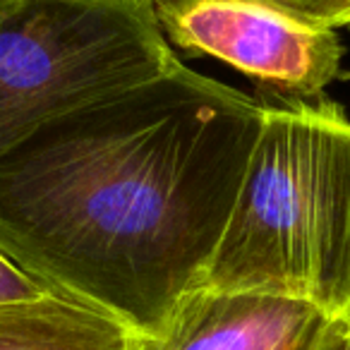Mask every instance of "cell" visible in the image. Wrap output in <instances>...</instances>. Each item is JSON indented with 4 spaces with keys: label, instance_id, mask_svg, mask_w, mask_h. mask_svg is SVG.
Here are the masks:
<instances>
[{
    "label": "cell",
    "instance_id": "1",
    "mask_svg": "<svg viewBox=\"0 0 350 350\" xmlns=\"http://www.w3.org/2000/svg\"><path fill=\"white\" fill-rule=\"evenodd\" d=\"M262 101L185 63L0 159V245L139 336L204 286Z\"/></svg>",
    "mask_w": 350,
    "mask_h": 350
},
{
    "label": "cell",
    "instance_id": "7",
    "mask_svg": "<svg viewBox=\"0 0 350 350\" xmlns=\"http://www.w3.org/2000/svg\"><path fill=\"white\" fill-rule=\"evenodd\" d=\"M44 295H60V293H55L44 278L36 276L0 245V305L39 300Z\"/></svg>",
    "mask_w": 350,
    "mask_h": 350
},
{
    "label": "cell",
    "instance_id": "9",
    "mask_svg": "<svg viewBox=\"0 0 350 350\" xmlns=\"http://www.w3.org/2000/svg\"><path fill=\"white\" fill-rule=\"evenodd\" d=\"M324 350H350V321H348V326H345V329L340 331V334L336 336V338L331 340Z\"/></svg>",
    "mask_w": 350,
    "mask_h": 350
},
{
    "label": "cell",
    "instance_id": "10",
    "mask_svg": "<svg viewBox=\"0 0 350 350\" xmlns=\"http://www.w3.org/2000/svg\"><path fill=\"white\" fill-rule=\"evenodd\" d=\"M125 5L135 8V10H142V12H151V8H154L156 0H122Z\"/></svg>",
    "mask_w": 350,
    "mask_h": 350
},
{
    "label": "cell",
    "instance_id": "11",
    "mask_svg": "<svg viewBox=\"0 0 350 350\" xmlns=\"http://www.w3.org/2000/svg\"><path fill=\"white\" fill-rule=\"evenodd\" d=\"M15 3H17V0H0V17L5 15V12L10 10V8L15 5Z\"/></svg>",
    "mask_w": 350,
    "mask_h": 350
},
{
    "label": "cell",
    "instance_id": "5",
    "mask_svg": "<svg viewBox=\"0 0 350 350\" xmlns=\"http://www.w3.org/2000/svg\"><path fill=\"white\" fill-rule=\"evenodd\" d=\"M345 326L305 300L197 288L135 350H324Z\"/></svg>",
    "mask_w": 350,
    "mask_h": 350
},
{
    "label": "cell",
    "instance_id": "4",
    "mask_svg": "<svg viewBox=\"0 0 350 350\" xmlns=\"http://www.w3.org/2000/svg\"><path fill=\"white\" fill-rule=\"evenodd\" d=\"M151 12L170 49L238 70L259 101L314 98L343 77L338 34L267 0H156Z\"/></svg>",
    "mask_w": 350,
    "mask_h": 350
},
{
    "label": "cell",
    "instance_id": "2",
    "mask_svg": "<svg viewBox=\"0 0 350 350\" xmlns=\"http://www.w3.org/2000/svg\"><path fill=\"white\" fill-rule=\"evenodd\" d=\"M350 321V120L321 94L262 101L259 135L204 286Z\"/></svg>",
    "mask_w": 350,
    "mask_h": 350
},
{
    "label": "cell",
    "instance_id": "3",
    "mask_svg": "<svg viewBox=\"0 0 350 350\" xmlns=\"http://www.w3.org/2000/svg\"><path fill=\"white\" fill-rule=\"evenodd\" d=\"M180 63L154 12L122 0H17L0 17V159Z\"/></svg>",
    "mask_w": 350,
    "mask_h": 350
},
{
    "label": "cell",
    "instance_id": "6",
    "mask_svg": "<svg viewBox=\"0 0 350 350\" xmlns=\"http://www.w3.org/2000/svg\"><path fill=\"white\" fill-rule=\"evenodd\" d=\"M139 334L68 295L0 305V350H135Z\"/></svg>",
    "mask_w": 350,
    "mask_h": 350
},
{
    "label": "cell",
    "instance_id": "8",
    "mask_svg": "<svg viewBox=\"0 0 350 350\" xmlns=\"http://www.w3.org/2000/svg\"><path fill=\"white\" fill-rule=\"evenodd\" d=\"M283 12L319 29L350 27V0H267Z\"/></svg>",
    "mask_w": 350,
    "mask_h": 350
}]
</instances>
